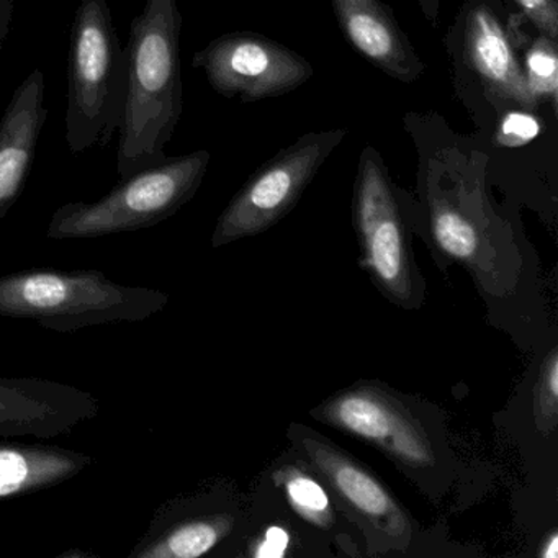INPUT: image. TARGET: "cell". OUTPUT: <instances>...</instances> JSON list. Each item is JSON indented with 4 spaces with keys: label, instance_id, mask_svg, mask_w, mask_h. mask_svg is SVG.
I'll return each instance as SVG.
<instances>
[{
    "label": "cell",
    "instance_id": "1",
    "mask_svg": "<svg viewBox=\"0 0 558 558\" xmlns=\"http://www.w3.org/2000/svg\"><path fill=\"white\" fill-rule=\"evenodd\" d=\"M181 32L178 0H145L130 25L129 96L117 153L120 179L168 159L166 146L184 110Z\"/></svg>",
    "mask_w": 558,
    "mask_h": 558
},
{
    "label": "cell",
    "instance_id": "2",
    "mask_svg": "<svg viewBox=\"0 0 558 558\" xmlns=\"http://www.w3.org/2000/svg\"><path fill=\"white\" fill-rule=\"evenodd\" d=\"M312 417L371 444L416 482L426 495L440 496L452 466L439 410L387 385L362 380L326 398Z\"/></svg>",
    "mask_w": 558,
    "mask_h": 558
},
{
    "label": "cell",
    "instance_id": "3",
    "mask_svg": "<svg viewBox=\"0 0 558 558\" xmlns=\"http://www.w3.org/2000/svg\"><path fill=\"white\" fill-rule=\"evenodd\" d=\"M168 303V293L122 286L97 269H32L0 277V316L31 319L58 332L145 322Z\"/></svg>",
    "mask_w": 558,
    "mask_h": 558
},
{
    "label": "cell",
    "instance_id": "4",
    "mask_svg": "<svg viewBox=\"0 0 558 558\" xmlns=\"http://www.w3.org/2000/svg\"><path fill=\"white\" fill-rule=\"evenodd\" d=\"M129 60L107 0H81L68 53L66 145L73 155L109 148L125 119Z\"/></svg>",
    "mask_w": 558,
    "mask_h": 558
},
{
    "label": "cell",
    "instance_id": "5",
    "mask_svg": "<svg viewBox=\"0 0 558 558\" xmlns=\"http://www.w3.org/2000/svg\"><path fill=\"white\" fill-rule=\"evenodd\" d=\"M210 165V153L168 158L143 169L100 201L61 205L48 225L50 240H87L126 231L145 230L174 217L194 198Z\"/></svg>",
    "mask_w": 558,
    "mask_h": 558
},
{
    "label": "cell",
    "instance_id": "6",
    "mask_svg": "<svg viewBox=\"0 0 558 558\" xmlns=\"http://www.w3.org/2000/svg\"><path fill=\"white\" fill-rule=\"evenodd\" d=\"M352 220L361 247V266L381 295L403 310H417L426 282L417 269L400 202L375 149L359 161Z\"/></svg>",
    "mask_w": 558,
    "mask_h": 558
},
{
    "label": "cell",
    "instance_id": "7",
    "mask_svg": "<svg viewBox=\"0 0 558 558\" xmlns=\"http://www.w3.org/2000/svg\"><path fill=\"white\" fill-rule=\"evenodd\" d=\"M289 437L322 476L336 501L361 525L375 551L410 550L416 534L414 519L375 472L302 424H292Z\"/></svg>",
    "mask_w": 558,
    "mask_h": 558
},
{
    "label": "cell",
    "instance_id": "8",
    "mask_svg": "<svg viewBox=\"0 0 558 558\" xmlns=\"http://www.w3.org/2000/svg\"><path fill=\"white\" fill-rule=\"evenodd\" d=\"M348 135L345 130L306 133L257 169L218 218L211 246L256 236L279 223L299 204L326 159Z\"/></svg>",
    "mask_w": 558,
    "mask_h": 558
},
{
    "label": "cell",
    "instance_id": "9",
    "mask_svg": "<svg viewBox=\"0 0 558 558\" xmlns=\"http://www.w3.org/2000/svg\"><path fill=\"white\" fill-rule=\"evenodd\" d=\"M215 93L256 102L292 93L308 83L313 68L305 58L263 35L227 34L215 38L192 60Z\"/></svg>",
    "mask_w": 558,
    "mask_h": 558
},
{
    "label": "cell",
    "instance_id": "10",
    "mask_svg": "<svg viewBox=\"0 0 558 558\" xmlns=\"http://www.w3.org/2000/svg\"><path fill=\"white\" fill-rule=\"evenodd\" d=\"M220 488L175 496L156 508L129 558H198L220 547L238 527L236 512L221 508Z\"/></svg>",
    "mask_w": 558,
    "mask_h": 558
},
{
    "label": "cell",
    "instance_id": "11",
    "mask_svg": "<svg viewBox=\"0 0 558 558\" xmlns=\"http://www.w3.org/2000/svg\"><path fill=\"white\" fill-rule=\"evenodd\" d=\"M89 391L37 377H0V439H53L99 414Z\"/></svg>",
    "mask_w": 558,
    "mask_h": 558
},
{
    "label": "cell",
    "instance_id": "12",
    "mask_svg": "<svg viewBox=\"0 0 558 558\" xmlns=\"http://www.w3.org/2000/svg\"><path fill=\"white\" fill-rule=\"evenodd\" d=\"M47 119L45 74L37 68L12 94L0 119V220L27 185Z\"/></svg>",
    "mask_w": 558,
    "mask_h": 558
},
{
    "label": "cell",
    "instance_id": "13",
    "mask_svg": "<svg viewBox=\"0 0 558 558\" xmlns=\"http://www.w3.org/2000/svg\"><path fill=\"white\" fill-rule=\"evenodd\" d=\"M349 44L374 66L403 83L424 73L423 61L380 0H331Z\"/></svg>",
    "mask_w": 558,
    "mask_h": 558
},
{
    "label": "cell",
    "instance_id": "14",
    "mask_svg": "<svg viewBox=\"0 0 558 558\" xmlns=\"http://www.w3.org/2000/svg\"><path fill=\"white\" fill-rule=\"evenodd\" d=\"M429 230L440 257L462 264L476 282L488 286L493 280V289L499 290V279L511 263L493 246L488 221L449 198L436 197L430 202Z\"/></svg>",
    "mask_w": 558,
    "mask_h": 558
},
{
    "label": "cell",
    "instance_id": "15",
    "mask_svg": "<svg viewBox=\"0 0 558 558\" xmlns=\"http://www.w3.org/2000/svg\"><path fill=\"white\" fill-rule=\"evenodd\" d=\"M93 463L87 453L60 446L0 442V499L54 488Z\"/></svg>",
    "mask_w": 558,
    "mask_h": 558
},
{
    "label": "cell",
    "instance_id": "16",
    "mask_svg": "<svg viewBox=\"0 0 558 558\" xmlns=\"http://www.w3.org/2000/svg\"><path fill=\"white\" fill-rule=\"evenodd\" d=\"M465 37L466 60L493 94L524 107L537 104L529 93L524 68L488 9L478 8L470 14Z\"/></svg>",
    "mask_w": 558,
    "mask_h": 558
},
{
    "label": "cell",
    "instance_id": "17",
    "mask_svg": "<svg viewBox=\"0 0 558 558\" xmlns=\"http://www.w3.org/2000/svg\"><path fill=\"white\" fill-rule=\"evenodd\" d=\"M272 478L299 518L318 531H338V512L329 498L328 486L312 465L283 463L274 469Z\"/></svg>",
    "mask_w": 558,
    "mask_h": 558
},
{
    "label": "cell",
    "instance_id": "18",
    "mask_svg": "<svg viewBox=\"0 0 558 558\" xmlns=\"http://www.w3.org/2000/svg\"><path fill=\"white\" fill-rule=\"evenodd\" d=\"M524 74L531 96L535 100L548 99L555 107L558 93L557 41L548 37L537 38L525 54Z\"/></svg>",
    "mask_w": 558,
    "mask_h": 558
},
{
    "label": "cell",
    "instance_id": "19",
    "mask_svg": "<svg viewBox=\"0 0 558 558\" xmlns=\"http://www.w3.org/2000/svg\"><path fill=\"white\" fill-rule=\"evenodd\" d=\"M535 421L544 430L545 436H550L557 427L558 420V354L557 349H551L545 355L541 365L537 380V393H535Z\"/></svg>",
    "mask_w": 558,
    "mask_h": 558
},
{
    "label": "cell",
    "instance_id": "20",
    "mask_svg": "<svg viewBox=\"0 0 558 558\" xmlns=\"http://www.w3.org/2000/svg\"><path fill=\"white\" fill-rule=\"evenodd\" d=\"M541 133V123L531 113L511 112L502 119L496 142L509 148L527 145Z\"/></svg>",
    "mask_w": 558,
    "mask_h": 558
},
{
    "label": "cell",
    "instance_id": "21",
    "mask_svg": "<svg viewBox=\"0 0 558 558\" xmlns=\"http://www.w3.org/2000/svg\"><path fill=\"white\" fill-rule=\"evenodd\" d=\"M515 2L522 9V12L531 19L532 24L544 34V37L557 41V0H515Z\"/></svg>",
    "mask_w": 558,
    "mask_h": 558
},
{
    "label": "cell",
    "instance_id": "22",
    "mask_svg": "<svg viewBox=\"0 0 558 558\" xmlns=\"http://www.w3.org/2000/svg\"><path fill=\"white\" fill-rule=\"evenodd\" d=\"M15 17V0H0V51L4 47L5 38L11 32Z\"/></svg>",
    "mask_w": 558,
    "mask_h": 558
},
{
    "label": "cell",
    "instance_id": "23",
    "mask_svg": "<svg viewBox=\"0 0 558 558\" xmlns=\"http://www.w3.org/2000/svg\"><path fill=\"white\" fill-rule=\"evenodd\" d=\"M558 537L557 532L551 531L548 537L545 538L544 545L541 548V557L557 558L558 555Z\"/></svg>",
    "mask_w": 558,
    "mask_h": 558
},
{
    "label": "cell",
    "instance_id": "24",
    "mask_svg": "<svg viewBox=\"0 0 558 558\" xmlns=\"http://www.w3.org/2000/svg\"><path fill=\"white\" fill-rule=\"evenodd\" d=\"M421 4H423L424 12H426V17H436L439 0H421Z\"/></svg>",
    "mask_w": 558,
    "mask_h": 558
}]
</instances>
